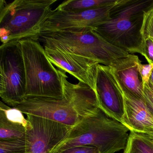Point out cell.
<instances>
[{"instance_id":"cell-1","label":"cell","mask_w":153,"mask_h":153,"mask_svg":"<svg viewBox=\"0 0 153 153\" xmlns=\"http://www.w3.org/2000/svg\"><path fill=\"white\" fill-rule=\"evenodd\" d=\"M66 73L62 70V98L25 97L15 108L26 115L43 117L71 127L94 113L100 108L95 92L80 81L71 83Z\"/></svg>"},{"instance_id":"cell-2","label":"cell","mask_w":153,"mask_h":153,"mask_svg":"<svg viewBox=\"0 0 153 153\" xmlns=\"http://www.w3.org/2000/svg\"><path fill=\"white\" fill-rule=\"evenodd\" d=\"M129 131L99 108L72 127L66 137L49 153H60L78 146H94L100 153H115L126 148Z\"/></svg>"},{"instance_id":"cell-3","label":"cell","mask_w":153,"mask_h":153,"mask_svg":"<svg viewBox=\"0 0 153 153\" xmlns=\"http://www.w3.org/2000/svg\"><path fill=\"white\" fill-rule=\"evenodd\" d=\"M152 9L153 0H117L108 19L95 31L108 42L130 54H140L144 14Z\"/></svg>"},{"instance_id":"cell-4","label":"cell","mask_w":153,"mask_h":153,"mask_svg":"<svg viewBox=\"0 0 153 153\" xmlns=\"http://www.w3.org/2000/svg\"><path fill=\"white\" fill-rule=\"evenodd\" d=\"M57 0L0 1V38L2 44L25 39L39 40L40 29Z\"/></svg>"},{"instance_id":"cell-5","label":"cell","mask_w":153,"mask_h":153,"mask_svg":"<svg viewBox=\"0 0 153 153\" xmlns=\"http://www.w3.org/2000/svg\"><path fill=\"white\" fill-rule=\"evenodd\" d=\"M19 42L25 69V97L62 98V70L50 62L44 47L38 40L30 38Z\"/></svg>"},{"instance_id":"cell-6","label":"cell","mask_w":153,"mask_h":153,"mask_svg":"<svg viewBox=\"0 0 153 153\" xmlns=\"http://www.w3.org/2000/svg\"><path fill=\"white\" fill-rule=\"evenodd\" d=\"M38 41L44 46L57 48L109 66L130 54L105 40L94 29L82 32H62L43 35Z\"/></svg>"},{"instance_id":"cell-7","label":"cell","mask_w":153,"mask_h":153,"mask_svg":"<svg viewBox=\"0 0 153 153\" xmlns=\"http://www.w3.org/2000/svg\"><path fill=\"white\" fill-rule=\"evenodd\" d=\"M25 69L19 41L2 44L0 47V97L12 107L25 96Z\"/></svg>"},{"instance_id":"cell-8","label":"cell","mask_w":153,"mask_h":153,"mask_svg":"<svg viewBox=\"0 0 153 153\" xmlns=\"http://www.w3.org/2000/svg\"><path fill=\"white\" fill-rule=\"evenodd\" d=\"M116 2L108 7L85 11L67 12L52 10L41 25L39 39L43 35L95 29L108 19L110 11Z\"/></svg>"},{"instance_id":"cell-9","label":"cell","mask_w":153,"mask_h":153,"mask_svg":"<svg viewBox=\"0 0 153 153\" xmlns=\"http://www.w3.org/2000/svg\"><path fill=\"white\" fill-rule=\"evenodd\" d=\"M30 124L25 139L27 153H49L68 135L72 127L40 116L27 114Z\"/></svg>"},{"instance_id":"cell-10","label":"cell","mask_w":153,"mask_h":153,"mask_svg":"<svg viewBox=\"0 0 153 153\" xmlns=\"http://www.w3.org/2000/svg\"><path fill=\"white\" fill-rule=\"evenodd\" d=\"M95 93L99 108L109 116L123 124L124 96L109 66L100 64L97 65Z\"/></svg>"},{"instance_id":"cell-11","label":"cell","mask_w":153,"mask_h":153,"mask_svg":"<svg viewBox=\"0 0 153 153\" xmlns=\"http://www.w3.org/2000/svg\"><path fill=\"white\" fill-rule=\"evenodd\" d=\"M44 47L48 59L53 65L69 73L79 81L89 86L95 92L97 65L99 63L57 48L45 46Z\"/></svg>"},{"instance_id":"cell-12","label":"cell","mask_w":153,"mask_h":153,"mask_svg":"<svg viewBox=\"0 0 153 153\" xmlns=\"http://www.w3.org/2000/svg\"><path fill=\"white\" fill-rule=\"evenodd\" d=\"M138 56L129 54L112 62L111 68L123 93L137 99H144V87L138 70Z\"/></svg>"},{"instance_id":"cell-13","label":"cell","mask_w":153,"mask_h":153,"mask_svg":"<svg viewBox=\"0 0 153 153\" xmlns=\"http://www.w3.org/2000/svg\"><path fill=\"white\" fill-rule=\"evenodd\" d=\"M123 94L125 103L123 124L129 130L140 134L153 133V115L143 100Z\"/></svg>"},{"instance_id":"cell-14","label":"cell","mask_w":153,"mask_h":153,"mask_svg":"<svg viewBox=\"0 0 153 153\" xmlns=\"http://www.w3.org/2000/svg\"><path fill=\"white\" fill-rule=\"evenodd\" d=\"M117 0H67L55 9L67 12L85 11L113 5Z\"/></svg>"},{"instance_id":"cell-15","label":"cell","mask_w":153,"mask_h":153,"mask_svg":"<svg viewBox=\"0 0 153 153\" xmlns=\"http://www.w3.org/2000/svg\"><path fill=\"white\" fill-rule=\"evenodd\" d=\"M124 153H153V140L144 134L130 131Z\"/></svg>"},{"instance_id":"cell-16","label":"cell","mask_w":153,"mask_h":153,"mask_svg":"<svg viewBox=\"0 0 153 153\" xmlns=\"http://www.w3.org/2000/svg\"><path fill=\"white\" fill-rule=\"evenodd\" d=\"M26 131L24 126L11 122L0 114V140L24 138Z\"/></svg>"},{"instance_id":"cell-17","label":"cell","mask_w":153,"mask_h":153,"mask_svg":"<svg viewBox=\"0 0 153 153\" xmlns=\"http://www.w3.org/2000/svg\"><path fill=\"white\" fill-rule=\"evenodd\" d=\"M0 114L11 122L24 126L27 130L30 128L29 121L25 118L21 111L17 108L7 105L2 101L0 102Z\"/></svg>"},{"instance_id":"cell-18","label":"cell","mask_w":153,"mask_h":153,"mask_svg":"<svg viewBox=\"0 0 153 153\" xmlns=\"http://www.w3.org/2000/svg\"><path fill=\"white\" fill-rule=\"evenodd\" d=\"M25 137L0 140V153H27Z\"/></svg>"},{"instance_id":"cell-19","label":"cell","mask_w":153,"mask_h":153,"mask_svg":"<svg viewBox=\"0 0 153 153\" xmlns=\"http://www.w3.org/2000/svg\"><path fill=\"white\" fill-rule=\"evenodd\" d=\"M141 33L143 37L153 38V9L147 11L144 14Z\"/></svg>"},{"instance_id":"cell-20","label":"cell","mask_w":153,"mask_h":153,"mask_svg":"<svg viewBox=\"0 0 153 153\" xmlns=\"http://www.w3.org/2000/svg\"><path fill=\"white\" fill-rule=\"evenodd\" d=\"M140 54L146 58L149 64H151L153 66V37H143L142 51Z\"/></svg>"},{"instance_id":"cell-21","label":"cell","mask_w":153,"mask_h":153,"mask_svg":"<svg viewBox=\"0 0 153 153\" xmlns=\"http://www.w3.org/2000/svg\"><path fill=\"white\" fill-rule=\"evenodd\" d=\"M143 93L145 104L153 115V86L150 82L144 85Z\"/></svg>"},{"instance_id":"cell-22","label":"cell","mask_w":153,"mask_h":153,"mask_svg":"<svg viewBox=\"0 0 153 153\" xmlns=\"http://www.w3.org/2000/svg\"><path fill=\"white\" fill-rule=\"evenodd\" d=\"M138 70L142 79L144 87V85L149 83V79L153 70V66L149 64H142L141 62L139 64Z\"/></svg>"},{"instance_id":"cell-23","label":"cell","mask_w":153,"mask_h":153,"mask_svg":"<svg viewBox=\"0 0 153 153\" xmlns=\"http://www.w3.org/2000/svg\"><path fill=\"white\" fill-rule=\"evenodd\" d=\"M60 153H100V152L94 146H78L68 149Z\"/></svg>"},{"instance_id":"cell-24","label":"cell","mask_w":153,"mask_h":153,"mask_svg":"<svg viewBox=\"0 0 153 153\" xmlns=\"http://www.w3.org/2000/svg\"><path fill=\"white\" fill-rule=\"evenodd\" d=\"M148 137L149 138L153 140V133H148V134H143Z\"/></svg>"},{"instance_id":"cell-25","label":"cell","mask_w":153,"mask_h":153,"mask_svg":"<svg viewBox=\"0 0 153 153\" xmlns=\"http://www.w3.org/2000/svg\"><path fill=\"white\" fill-rule=\"evenodd\" d=\"M149 82H150L153 86V70L152 71V74H151V76H150V79H149Z\"/></svg>"}]
</instances>
